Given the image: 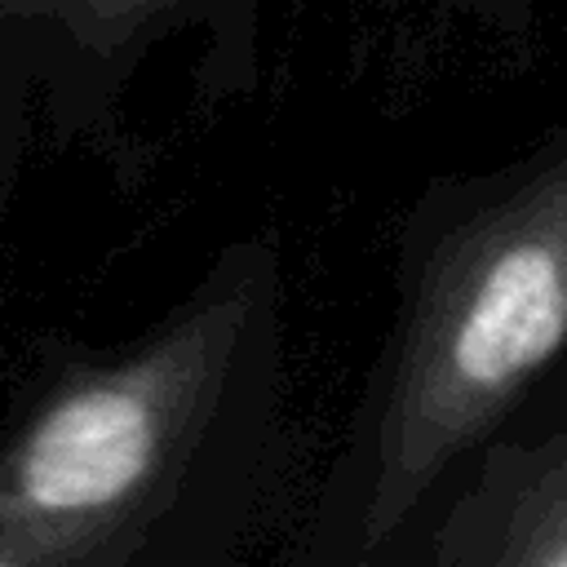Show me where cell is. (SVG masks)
<instances>
[{
    "label": "cell",
    "mask_w": 567,
    "mask_h": 567,
    "mask_svg": "<svg viewBox=\"0 0 567 567\" xmlns=\"http://www.w3.org/2000/svg\"><path fill=\"white\" fill-rule=\"evenodd\" d=\"M248 310V284H230L27 421L0 452V567L124 563L217 403Z\"/></svg>",
    "instance_id": "obj_2"
},
{
    "label": "cell",
    "mask_w": 567,
    "mask_h": 567,
    "mask_svg": "<svg viewBox=\"0 0 567 567\" xmlns=\"http://www.w3.org/2000/svg\"><path fill=\"white\" fill-rule=\"evenodd\" d=\"M75 4L93 18H142V13H151L168 0H75Z\"/></svg>",
    "instance_id": "obj_4"
},
{
    "label": "cell",
    "mask_w": 567,
    "mask_h": 567,
    "mask_svg": "<svg viewBox=\"0 0 567 567\" xmlns=\"http://www.w3.org/2000/svg\"><path fill=\"white\" fill-rule=\"evenodd\" d=\"M461 567H567V443L536 470Z\"/></svg>",
    "instance_id": "obj_3"
},
{
    "label": "cell",
    "mask_w": 567,
    "mask_h": 567,
    "mask_svg": "<svg viewBox=\"0 0 567 567\" xmlns=\"http://www.w3.org/2000/svg\"><path fill=\"white\" fill-rule=\"evenodd\" d=\"M567 341V159L483 208L430 261L377 425V545Z\"/></svg>",
    "instance_id": "obj_1"
}]
</instances>
